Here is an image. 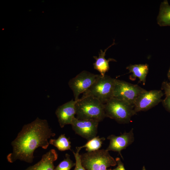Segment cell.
<instances>
[{"label":"cell","mask_w":170,"mask_h":170,"mask_svg":"<svg viewBox=\"0 0 170 170\" xmlns=\"http://www.w3.org/2000/svg\"><path fill=\"white\" fill-rule=\"evenodd\" d=\"M55 135L47 120L37 117L31 123L24 125L11 142L13 151L7 156L8 162L12 163L20 160L31 163L35 150L39 147L46 149L49 144L48 139Z\"/></svg>","instance_id":"obj_1"},{"label":"cell","mask_w":170,"mask_h":170,"mask_svg":"<svg viewBox=\"0 0 170 170\" xmlns=\"http://www.w3.org/2000/svg\"><path fill=\"white\" fill-rule=\"evenodd\" d=\"M76 118L99 122L106 117L104 104L92 96H83L76 101Z\"/></svg>","instance_id":"obj_2"},{"label":"cell","mask_w":170,"mask_h":170,"mask_svg":"<svg viewBox=\"0 0 170 170\" xmlns=\"http://www.w3.org/2000/svg\"><path fill=\"white\" fill-rule=\"evenodd\" d=\"M106 117L121 124L129 123L136 114L134 106L126 101L113 98L104 104Z\"/></svg>","instance_id":"obj_3"},{"label":"cell","mask_w":170,"mask_h":170,"mask_svg":"<svg viewBox=\"0 0 170 170\" xmlns=\"http://www.w3.org/2000/svg\"><path fill=\"white\" fill-rule=\"evenodd\" d=\"M82 164L87 170H106L117 165L116 160L105 149L99 150L81 155Z\"/></svg>","instance_id":"obj_4"},{"label":"cell","mask_w":170,"mask_h":170,"mask_svg":"<svg viewBox=\"0 0 170 170\" xmlns=\"http://www.w3.org/2000/svg\"><path fill=\"white\" fill-rule=\"evenodd\" d=\"M116 79L100 75L92 85L83 93V96H90L105 104L113 98Z\"/></svg>","instance_id":"obj_5"},{"label":"cell","mask_w":170,"mask_h":170,"mask_svg":"<svg viewBox=\"0 0 170 170\" xmlns=\"http://www.w3.org/2000/svg\"><path fill=\"white\" fill-rule=\"evenodd\" d=\"M145 90L137 84L116 79L113 98L126 101L133 105L136 98Z\"/></svg>","instance_id":"obj_6"},{"label":"cell","mask_w":170,"mask_h":170,"mask_svg":"<svg viewBox=\"0 0 170 170\" xmlns=\"http://www.w3.org/2000/svg\"><path fill=\"white\" fill-rule=\"evenodd\" d=\"M100 75L83 71L69 80L68 85L73 92L75 100L79 99V95L87 91Z\"/></svg>","instance_id":"obj_7"},{"label":"cell","mask_w":170,"mask_h":170,"mask_svg":"<svg viewBox=\"0 0 170 170\" xmlns=\"http://www.w3.org/2000/svg\"><path fill=\"white\" fill-rule=\"evenodd\" d=\"M163 93L161 90H145L141 93L134 102V110L136 113L146 111L158 104L162 101Z\"/></svg>","instance_id":"obj_8"},{"label":"cell","mask_w":170,"mask_h":170,"mask_svg":"<svg viewBox=\"0 0 170 170\" xmlns=\"http://www.w3.org/2000/svg\"><path fill=\"white\" fill-rule=\"evenodd\" d=\"M99 122L93 120H80L75 117L71 125L76 133L88 141L96 136Z\"/></svg>","instance_id":"obj_9"},{"label":"cell","mask_w":170,"mask_h":170,"mask_svg":"<svg viewBox=\"0 0 170 170\" xmlns=\"http://www.w3.org/2000/svg\"><path fill=\"white\" fill-rule=\"evenodd\" d=\"M107 139L110 140V143L106 150L108 151H112L118 152L123 158L121 151L126 149L134 141L133 129H132L128 133L125 132L119 136L110 135L107 137Z\"/></svg>","instance_id":"obj_10"},{"label":"cell","mask_w":170,"mask_h":170,"mask_svg":"<svg viewBox=\"0 0 170 170\" xmlns=\"http://www.w3.org/2000/svg\"><path fill=\"white\" fill-rule=\"evenodd\" d=\"M76 101L72 99L59 106L55 111L60 127L62 128L65 125L71 124L76 115Z\"/></svg>","instance_id":"obj_11"},{"label":"cell","mask_w":170,"mask_h":170,"mask_svg":"<svg viewBox=\"0 0 170 170\" xmlns=\"http://www.w3.org/2000/svg\"><path fill=\"white\" fill-rule=\"evenodd\" d=\"M58 157L56 151L51 149L42 155L39 161L24 170H55L54 163Z\"/></svg>","instance_id":"obj_12"},{"label":"cell","mask_w":170,"mask_h":170,"mask_svg":"<svg viewBox=\"0 0 170 170\" xmlns=\"http://www.w3.org/2000/svg\"><path fill=\"white\" fill-rule=\"evenodd\" d=\"M115 44L114 40L113 43L105 49L104 51L101 49L100 50L98 57L96 56H93V58L96 60L95 62L93 63L94 68L98 71L102 76H104L105 75L106 72L109 69V62L110 61H116L114 59L109 58L107 60L105 58V53L107 50Z\"/></svg>","instance_id":"obj_13"},{"label":"cell","mask_w":170,"mask_h":170,"mask_svg":"<svg viewBox=\"0 0 170 170\" xmlns=\"http://www.w3.org/2000/svg\"><path fill=\"white\" fill-rule=\"evenodd\" d=\"M127 69L130 72L133 74L130 76L131 79L133 80L136 77L139 78L140 81L145 84L146 76L149 71V66L146 64L130 65L128 66Z\"/></svg>","instance_id":"obj_14"},{"label":"cell","mask_w":170,"mask_h":170,"mask_svg":"<svg viewBox=\"0 0 170 170\" xmlns=\"http://www.w3.org/2000/svg\"><path fill=\"white\" fill-rule=\"evenodd\" d=\"M157 20L161 26H170V5L167 0L161 2Z\"/></svg>","instance_id":"obj_15"},{"label":"cell","mask_w":170,"mask_h":170,"mask_svg":"<svg viewBox=\"0 0 170 170\" xmlns=\"http://www.w3.org/2000/svg\"><path fill=\"white\" fill-rule=\"evenodd\" d=\"M49 143L61 151L71 150V142L65 134L60 135L57 139H51Z\"/></svg>","instance_id":"obj_16"},{"label":"cell","mask_w":170,"mask_h":170,"mask_svg":"<svg viewBox=\"0 0 170 170\" xmlns=\"http://www.w3.org/2000/svg\"><path fill=\"white\" fill-rule=\"evenodd\" d=\"M105 139L104 137L100 138L99 136H96L88 140L84 145L77 147L81 150L83 148H85L86 150L88 152L94 151L99 150Z\"/></svg>","instance_id":"obj_17"},{"label":"cell","mask_w":170,"mask_h":170,"mask_svg":"<svg viewBox=\"0 0 170 170\" xmlns=\"http://www.w3.org/2000/svg\"><path fill=\"white\" fill-rule=\"evenodd\" d=\"M70 155L66 153L65 155V158L61 161L55 168V170H70L76 163L71 160Z\"/></svg>","instance_id":"obj_18"},{"label":"cell","mask_w":170,"mask_h":170,"mask_svg":"<svg viewBox=\"0 0 170 170\" xmlns=\"http://www.w3.org/2000/svg\"><path fill=\"white\" fill-rule=\"evenodd\" d=\"M76 152L73 151L76 160V165L74 170H86L81 162V155L79 154L81 150L77 147H76Z\"/></svg>","instance_id":"obj_19"},{"label":"cell","mask_w":170,"mask_h":170,"mask_svg":"<svg viewBox=\"0 0 170 170\" xmlns=\"http://www.w3.org/2000/svg\"><path fill=\"white\" fill-rule=\"evenodd\" d=\"M162 89L164 90L166 96L170 95V83L163 82L162 84Z\"/></svg>","instance_id":"obj_20"},{"label":"cell","mask_w":170,"mask_h":170,"mask_svg":"<svg viewBox=\"0 0 170 170\" xmlns=\"http://www.w3.org/2000/svg\"><path fill=\"white\" fill-rule=\"evenodd\" d=\"M163 106L166 109L170 112V95L166 96L162 101Z\"/></svg>","instance_id":"obj_21"},{"label":"cell","mask_w":170,"mask_h":170,"mask_svg":"<svg viewBox=\"0 0 170 170\" xmlns=\"http://www.w3.org/2000/svg\"><path fill=\"white\" fill-rule=\"evenodd\" d=\"M115 160L116 162L117 166L114 169L115 170H126L124 167L123 164L119 158H116Z\"/></svg>","instance_id":"obj_22"},{"label":"cell","mask_w":170,"mask_h":170,"mask_svg":"<svg viewBox=\"0 0 170 170\" xmlns=\"http://www.w3.org/2000/svg\"><path fill=\"white\" fill-rule=\"evenodd\" d=\"M167 76V77L168 79H169V80H170V67L168 72Z\"/></svg>","instance_id":"obj_23"},{"label":"cell","mask_w":170,"mask_h":170,"mask_svg":"<svg viewBox=\"0 0 170 170\" xmlns=\"http://www.w3.org/2000/svg\"><path fill=\"white\" fill-rule=\"evenodd\" d=\"M142 170H146V169L145 168V167L144 166L143 167V169H142Z\"/></svg>","instance_id":"obj_24"},{"label":"cell","mask_w":170,"mask_h":170,"mask_svg":"<svg viewBox=\"0 0 170 170\" xmlns=\"http://www.w3.org/2000/svg\"><path fill=\"white\" fill-rule=\"evenodd\" d=\"M115 170L114 169H108V170Z\"/></svg>","instance_id":"obj_25"}]
</instances>
